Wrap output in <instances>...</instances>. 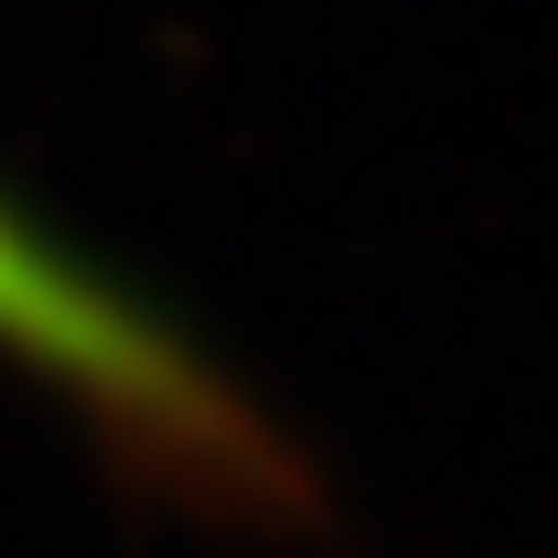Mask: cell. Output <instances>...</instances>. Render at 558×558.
Returning <instances> with one entry per match:
<instances>
[{"mask_svg": "<svg viewBox=\"0 0 558 558\" xmlns=\"http://www.w3.org/2000/svg\"><path fill=\"white\" fill-rule=\"evenodd\" d=\"M0 363L186 500L245 520L304 500L284 432L216 373V353L186 343L118 275H98L78 245H59L10 186H0Z\"/></svg>", "mask_w": 558, "mask_h": 558, "instance_id": "obj_1", "label": "cell"}]
</instances>
